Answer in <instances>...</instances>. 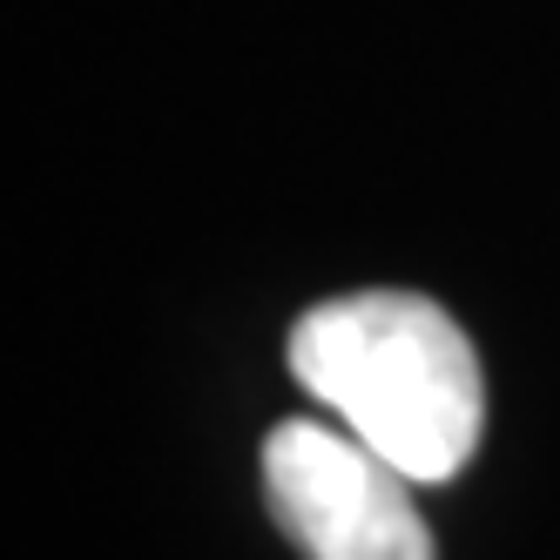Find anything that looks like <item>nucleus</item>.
Here are the masks:
<instances>
[{"instance_id":"obj_1","label":"nucleus","mask_w":560,"mask_h":560,"mask_svg":"<svg viewBox=\"0 0 560 560\" xmlns=\"http://www.w3.org/2000/svg\"><path fill=\"white\" fill-rule=\"evenodd\" d=\"M291 378L406 479H453L487 425L472 338L419 291L311 304L291 325Z\"/></svg>"},{"instance_id":"obj_2","label":"nucleus","mask_w":560,"mask_h":560,"mask_svg":"<svg viewBox=\"0 0 560 560\" xmlns=\"http://www.w3.org/2000/svg\"><path fill=\"white\" fill-rule=\"evenodd\" d=\"M264 500L304 560H432L412 479L358 432L284 419L264 439Z\"/></svg>"}]
</instances>
